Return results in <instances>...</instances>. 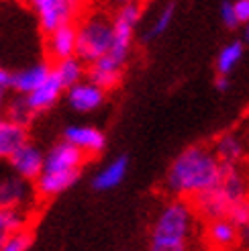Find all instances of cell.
<instances>
[{
  "mask_svg": "<svg viewBox=\"0 0 249 251\" xmlns=\"http://www.w3.org/2000/svg\"><path fill=\"white\" fill-rule=\"evenodd\" d=\"M223 176V164L215 151L204 145L186 147L172 161L166 176L168 190L180 200H190L219 186Z\"/></svg>",
  "mask_w": 249,
  "mask_h": 251,
  "instance_id": "obj_1",
  "label": "cell"
},
{
  "mask_svg": "<svg viewBox=\"0 0 249 251\" xmlns=\"http://www.w3.org/2000/svg\"><path fill=\"white\" fill-rule=\"evenodd\" d=\"M194 208L188 200H172L155 217L149 251H188L194 229Z\"/></svg>",
  "mask_w": 249,
  "mask_h": 251,
  "instance_id": "obj_2",
  "label": "cell"
},
{
  "mask_svg": "<svg viewBox=\"0 0 249 251\" xmlns=\"http://www.w3.org/2000/svg\"><path fill=\"white\" fill-rule=\"evenodd\" d=\"M78 29V47H76V57L82 59L84 64H96L102 59L115 39V27H113V17L106 12L92 10L82 15L76 23Z\"/></svg>",
  "mask_w": 249,
  "mask_h": 251,
  "instance_id": "obj_3",
  "label": "cell"
},
{
  "mask_svg": "<svg viewBox=\"0 0 249 251\" xmlns=\"http://www.w3.org/2000/svg\"><path fill=\"white\" fill-rule=\"evenodd\" d=\"M139 21H141V4H137V2L123 4L113 15L115 39H113V47H110V51L104 55V59L121 70L129 57L133 37H135V27Z\"/></svg>",
  "mask_w": 249,
  "mask_h": 251,
  "instance_id": "obj_4",
  "label": "cell"
},
{
  "mask_svg": "<svg viewBox=\"0 0 249 251\" xmlns=\"http://www.w3.org/2000/svg\"><path fill=\"white\" fill-rule=\"evenodd\" d=\"M31 8L39 19L41 31L47 35L66 27V25H76L82 17L80 4L72 2V0H33Z\"/></svg>",
  "mask_w": 249,
  "mask_h": 251,
  "instance_id": "obj_5",
  "label": "cell"
},
{
  "mask_svg": "<svg viewBox=\"0 0 249 251\" xmlns=\"http://www.w3.org/2000/svg\"><path fill=\"white\" fill-rule=\"evenodd\" d=\"M37 192L31 182L23 180L15 172H0V208L29 212Z\"/></svg>",
  "mask_w": 249,
  "mask_h": 251,
  "instance_id": "obj_6",
  "label": "cell"
},
{
  "mask_svg": "<svg viewBox=\"0 0 249 251\" xmlns=\"http://www.w3.org/2000/svg\"><path fill=\"white\" fill-rule=\"evenodd\" d=\"M84 161H86V153L84 151H80L78 147H74L68 141H59L45 153L43 172H47V174L76 172V170H82Z\"/></svg>",
  "mask_w": 249,
  "mask_h": 251,
  "instance_id": "obj_7",
  "label": "cell"
},
{
  "mask_svg": "<svg viewBox=\"0 0 249 251\" xmlns=\"http://www.w3.org/2000/svg\"><path fill=\"white\" fill-rule=\"evenodd\" d=\"M8 166H10V170L15 172L17 176H21L23 180L37 182V178L43 174L45 153L37 145L27 143L23 149H19V151L8 159Z\"/></svg>",
  "mask_w": 249,
  "mask_h": 251,
  "instance_id": "obj_8",
  "label": "cell"
},
{
  "mask_svg": "<svg viewBox=\"0 0 249 251\" xmlns=\"http://www.w3.org/2000/svg\"><path fill=\"white\" fill-rule=\"evenodd\" d=\"M64 141L78 147L86 155L100 153L106 145V137L96 127H84V125H72L64 131Z\"/></svg>",
  "mask_w": 249,
  "mask_h": 251,
  "instance_id": "obj_9",
  "label": "cell"
},
{
  "mask_svg": "<svg viewBox=\"0 0 249 251\" xmlns=\"http://www.w3.org/2000/svg\"><path fill=\"white\" fill-rule=\"evenodd\" d=\"M217 188L233 206L249 198V180L239 166H223V176Z\"/></svg>",
  "mask_w": 249,
  "mask_h": 251,
  "instance_id": "obj_10",
  "label": "cell"
},
{
  "mask_svg": "<svg viewBox=\"0 0 249 251\" xmlns=\"http://www.w3.org/2000/svg\"><path fill=\"white\" fill-rule=\"evenodd\" d=\"M51 74H53V66L47 64V61H41V64H35L31 68H25L21 72L12 74L10 88H15L21 96H29L35 90H39V88L49 80Z\"/></svg>",
  "mask_w": 249,
  "mask_h": 251,
  "instance_id": "obj_11",
  "label": "cell"
},
{
  "mask_svg": "<svg viewBox=\"0 0 249 251\" xmlns=\"http://www.w3.org/2000/svg\"><path fill=\"white\" fill-rule=\"evenodd\" d=\"M76 47H78L76 25H66V27L47 35V53L51 55V59H55V64L70 57H76Z\"/></svg>",
  "mask_w": 249,
  "mask_h": 251,
  "instance_id": "obj_12",
  "label": "cell"
},
{
  "mask_svg": "<svg viewBox=\"0 0 249 251\" xmlns=\"http://www.w3.org/2000/svg\"><path fill=\"white\" fill-rule=\"evenodd\" d=\"M80 172L82 170H76V172H53V174H47L43 172L39 178L35 182V192L37 196L41 198H53L61 192H66L68 188H72L80 180Z\"/></svg>",
  "mask_w": 249,
  "mask_h": 251,
  "instance_id": "obj_13",
  "label": "cell"
},
{
  "mask_svg": "<svg viewBox=\"0 0 249 251\" xmlns=\"http://www.w3.org/2000/svg\"><path fill=\"white\" fill-rule=\"evenodd\" d=\"M68 104L78 112H92L104 102V92L88 80L68 88Z\"/></svg>",
  "mask_w": 249,
  "mask_h": 251,
  "instance_id": "obj_14",
  "label": "cell"
},
{
  "mask_svg": "<svg viewBox=\"0 0 249 251\" xmlns=\"http://www.w3.org/2000/svg\"><path fill=\"white\" fill-rule=\"evenodd\" d=\"M204 239L215 251H227L239 243V229L229 219L210 221L206 223Z\"/></svg>",
  "mask_w": 249,
  "mask_h": 251,
  "instance_id": "obj_15",
  "label": "cell"
},
{
  "mask_svg": "<svg viewBox=\"0 0 249 251\" xmlns=\"http://www.w3.org/2000/svg\"><path fill=\"white\" fill-rule=\"evenodd\" d=\"M27 143H29L27 127L12 123L8 119H0V159L8 161Z\"/></svg>",
  "mask_w": 249,
  "mask_h": 251,
  "instance_id": "obj_16",
  "label": "cell"
},
{
  "mask_svg": "<svg viewBox=\"0 0 249 251\" xmlns=\"http://www.w3.org/2000/svg\"><path fill=\"white\" fill-rule=\"evenodd\" d=\"M213 151L223 166H239V161L245 155V145L239 135L223 133L221 137H217Z\"/></svg>",
  "mask_w": 249,
  "mask_h": 251,
  "instance_id": "obj_17",
  "label": "cell"
},
{
  "mask_svg": "<svg viewBox=\"0 0 249 251\" xmlns=\"http://www.w3.org/2000/svg\"><path fill=\"white\" fill-rule=\"evenodd\" d=\"M127 170H129V157L127 155H121V157L113 159L104 170H100L92 178V188L98 192L113 190V188H117L124 180Z\"/></svg>",
  "mask_w": 249,
  "mask_h": 251,
  "instance_id": "obj_18",
  "label": "cell"
},
{
  "mask_svg": "<svg viewBox=\"0 0 249 251\" xmlns=\"http://www.w3.org/2000/svg\"><path fill=\"white\" fill-rule=\"evenodd\" d=\"M64 90H66V88L61 86L57 76H55V74H51L49 80L39 88V90H35L33 94L27 96V102H29L31 110L37 115V112H43L47 108H51L59 100V96H61V92H64Z\"/></svg>",
  "mask_w": 249,
  "mask_h": 251,
  "instance_id": "obj_19",
  "label": "cell"
},
{
  "mask_svg": "<svg viewBox=\"0 0 249 251\" xmlns=\"http://www.w3.org/2000/svg\"><path fill=\"white\" fill-rule=\"evenodd\" d=\"M86 74H88V82L94 84L96 88H100L102 92L115 90V88L119 86V82H121V78H123V70L113 66L104 57L98 59L96 64H92Z\"/></svg>",
  "mask_w": 249,
  "mask_h": 251,
  "instance_id": "obj_20",
  "label": "cell"
},
{
  "mask_svg": "<svg viewBox=\"0 0 249 251\" xmlns=\"http://www.w3.org/2000/svg\"><path fill=\"white\" fill-rule=\"evenodd\" d=\"M86 64L78 57H70V59H64V61H57L53 66V74L57 76V80L61 82V86L66 88H72L80 82H84L82 78L86 76Z\"/></svg>",
  "mask_w": 249,
  "mask_h": 251,
  "instance_id": "obj_21",
  "label": "cell"
},
{
  "mask_svg": "<svg viewBox=\"0 0 249 251\" xmlns=\"http://www.w3.org/2000/svg\"><path fill=\"white\" fill-rule=\"evenodd\" d=\"M29 227V212L25 210H10L0 208V237L6 239L8 235L23 231Z\"/></svg>",
  "mask_w": 249,
  "mask_h": 251,
  "instance_id": "obj_22",
  "label": "cell"
},
{
  "mask_svg": "<svg viewBox=\"0 0 249 251\" xmlns=\"http://www.w3.org/2000/svg\"><path fill=\"white\" fill-rule=\"evenodd\" d=\"M243 55V43L241 41H233L225 45L217 55V72L219 76H229V72L241 61Z\"/></svg>",
  "mask_w": 249,
  "mask_h": 251,
  "instance_id": "obj_23",
  "label": "cell"
},
{
  "mask_svg": "<svg viewBox=\"0 0 249 251\" xmlns=\"http://www.w3.org/2000/svg\"><path fill=\"white\" fill-rule=\"evenodd\" d=\"M33 117H35V112L31 110V106L27 102V96H17L6 104V117L4 119L12 121V123L27 127V125L33 121Z\"/></svg>",
  "mask_w": 249,
  "mask_h": 251,
  "instance_id": "obj_24",
  "label": "cell"
},
{
  "mask_svg": "<svg viewBox=\"0 0 249 251\" xmlns=\"http://www.w3.org/2000/svg\"><path fill=\"white\" fill-rule=\"evenodd\" d=\"M174 15H176V4H174V2L166 4L164 10L159 12V17L155 19V23L151 25V29L143 35V41H151L153 37H159L161 33H166L168 27L172 25V21H174Z\"/></svg>",
  "mask_w": 249,
  "mask_h": 251,
  "instance_id": "obj_25",
  "label": "cell"
},
{
  "mask_svg": "<svg viewBox=\"0 0 249 251\" xmlns=\"http://www.w3.org/2000/svg\"><path fill=\"white\" fill-rule=\"evenodd\" d=\"M31 245H33V231L27 227L23 231H17V233L8 235L6 239L2 241L0 251H27Z\"/></svg>",
  "mask_w": 249,
  "mask_h": 251,
  "instance_id": "obj_26",
  "label": "cell"
},
{
  "mask_svg": "<svg viewBox=\"0 0 249 251\" xmlns=\"http://www.w3.org/2000/svg\"><path fill=\"white\" fill-rule=\"evenodd\" d=\"M229 221L237 229H243L245 225H249V198L239 202L237 206H233V210L229 212Z\"/></svg>",
  "mask_w": 249,
  "mask_h": 251,
  "instance_id": "obj_27",
  "label": "cell"
},
{
  "mask_svg": "<svg viewBox=\"0 0 249 251\" xmlns=\"http://www.w3.org/2000/svg\"><path fill=\"white\" fill-rule=\"evenodd\" d=\"M221 19H223V23H225L227 29H237L239 27V21H237V15H235L233 2H223L221 4Z\"/></svg>",
  "mask_w": 249,
  "mask_h": 251,
  "instance_id": "obj_28",
  "label": "cell"
},
{
  "mask_svg": "<svg viewBox=\"0 0 249 251\" xmlns=\"http://www.w3.org/2000/svg\"><path fill=\"white\" fill-rule=\"evenodd\" d=\"M235 6V15H237V21L239 25L241 23H249V0H237V2H233Z\"/></svg>",
  "mask_w": 249,
  "mask_h": 251,
  "instance_id": "obj_29",
  "label": "cell"
},
{
  "mask_svg": "<svg viewBox=\"0 0 249 251\" xmlns=\"http://www.w3.org/2000/svg\"><path fill=\"white\" fill-rule=\"evenodd\" d=\"M239 243L245 249H249V225H245L243 229H239Z\"/></svg>",
  "mask_w": 249,
  "mask_h": 251,
  "instance_id": "obj_30",
  "label": "cell"
},
{
  "mask_svg": "<svg viewBox=\"0 0 249 251\" xmlns=\"http://www.w3.org/2000/svg\"><path fill=\"white\" fill-rule=\"evenodd\" d=\"M215 86H217V90L225 92L227 88H229V76H217V80H215Z\"/></svg>",
  "mask_w": 249,
  "mask_h": 251,
  "instance_id": "obj_31",
  "label": "cell"
},
{
  "mask_svg": "<svg viewBox=\"0 0 249 251\" xmlns=\"http://www.w3.org/2000/svg\"><path fill=\"white\" fill-rule=\"evenodd\" d=\"M6 108V88H0V112Z\"/></svg>",
  "mask_w": 249,
  "mask_h": 251,
  "instance_id": "obj_32",
  "label": "cell"
},
{
  "mask_svg": "<svg viewBox=\"0 0 249 251\" xmlns=\"http://www.w3.org/2000/svg\"><path fill=\"white\" fill-rule=\"evenodd\" d=\"M243 39H245V41L249 43V23L245 25V29H243Z\"/></svg>",
  "mask_w": 249,
  "mask_h": 251,
  "instance_id": "obj_33",
  "label": "cell"
},
{
  "mask_svg": "<svg viewBox=\"0 0 249 251\" xmlns=\"http://www.w3.org/2000/svg\"><path fill=\"white\" fill-rule=\"evenodd\" d=\"M2 241H4V239H2V237H0V247H2Z\"/></svg>",
  "mask_w": 249,
  "mask_h": 251,
  "instance_id": "obj_34",
  "label": "cell"
},
{
  "mask_svg": "<svg viewBox=\"0 0 249 251\" xmlns=\"http://www.w3.org/2000/svg\"><path fill=\"white\" fill-rule=\"evenodd\" d=\"M0 119H2V117H0Z\"/></svg>",
  "mask_w": 249,
  "mask_h": 251,
  "instance_id": "obj_35",
  "label": "cell"
}]
</instances>
